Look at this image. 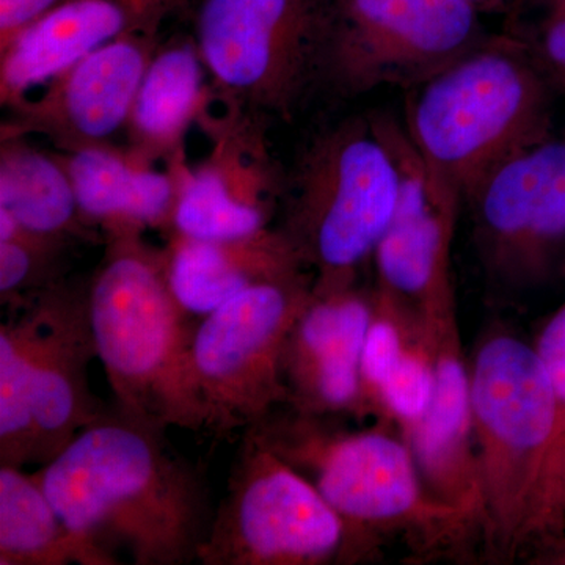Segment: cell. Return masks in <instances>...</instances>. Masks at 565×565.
Masks as SVG:
<instances>
[{
	"label": "cell",
	"mask_w": 565,
	"mask_h": 565,
	"mask_svg": "<svg viewBox=\"0 0 565 565\" xmlns=\"http://www.w3.org/2000/svg\"><path fill=\"white\" fill-rule=\"evenodd\" d=\"M230 115L289 120L321 82L332 0H169Z\"/></svg>",
	"instance_id": "52a82bcc"
},
{
	"label": "cell",
	"mask_w": 565,
	"mask_h": 565,
	"mask_svg": "<svg viewBox=\"0 0 565 565\" xmlns=\"http://www.w3.org/2000/svg\"><path fill=\"white\" fill-rule=\"evenodd\" d=\"M210 158L189 169L184 158L178 172L172 233L202 241H232L267 228L282 181L266 154L258 121L226 115L217 122Z\"/></svg>",
	"instance_id": "9a60e30c"
},
{
	"label": "cell",
	"mask_w": 565,
	"mask_h": 565,
	"mask_svg": "<svg viewBox=\"0 0 565 565\" xmlns=\"http://www.w3.org/2000/svg\"><path fill=\"white\" fill-rule=\"evenodd\" d=\"M374 296L355 286L315 294L286 340L281 375L294 411L316 416L364 414L360 359Z\"/></svg>",
	"instance_id": "2e32d148"
},
{
	"label": "cell",
	"mask_w": 565,
	"mask_h": 565,
	"mask_svg": "<svg viewBox=\"0 0 565 565\" xmlns=\"http://www.w3.org/2000/svg\"><path fill=\"white\" fill-rule=\"evenodd\" d=\"M344 525L302 473L252 430L199 552L203 565L338 563Z\"/></svg>",
	"instance_id": "9c48e42d"
},
{
	"label": "cell",
	"mask_w": 565,
	"mask_h": 565,
	"mask_svg": "<svg viewBox=\"0 0 565 565\" xmlns=\"http://www.w3.org/2000/svg\"><path fill=\"white\" fill-rule=\"evenodd\" d=\"M88 316L115 408L166 433L206 429L192 375L195 327L170 289L166 250L139 232L107 233L88 281Z\"/></svg>",
	"instance_id": "3957f363"
},
{
	"label": "cell",
	"mask_w": 565,
	"mask_h": 565,
	"mask_svg": "<svg viewBox=\"0 0 565 565\" xmlns=\"http://www.w3.org/2000/svg\"><path fill=\"white\" fill-rule=\"evenodd\" d=\"M401 180L385 125L344 121L311 141L282 184L278 230L313 275L315 294L352 288L393 221Z\"/></svg>",
	"instance_id": "5b68a950"
},
{
	"label": "cell",
	"mask_w": 565,
	"mask_h": 565,
	"mask_svg": "<svg viewBox=\"0 0 565 565\" xmlns=\"http://www.w3.org/2000/svg\"><path fill=\"white\" fill-rule=\"evenodd\" d=\"M70 241L51 239L20 232L0 241V296L2 303L14 305L25 297L63 280L57 258Z\"/></svg>",
	"instance_id": "484cf974"
},
{
	"label": "cell",
	"mask_w": 565,
	"mask_h": 565,
	"mask_svg": "<svg viewBox=\"0 0 565 565\" xmlns=\"http://www.w3.org/2000/svg\"><path fill=\"white\" fill-rule=\"evenodd\" d=\"M247 430L302 473L340 516L344 546L338 564L360 563L386 539H403L416 555L437 556L481 537L467 515L427 490L393 424L349 433L333 426V416L281 407Z\"/></svg>",
	"instance_id": "7a4b0ae2"
},
{
	"label": "cell",
	"mask_w": 565,
	"mask_h": 565,
	"mask_svg": "<svg viewBox=\"0 0 565 565\" xmlns=\"http://www.w3.org/2000/svg\"><path fill=\"white\" fill-rule=\"evenodd\" d=\"M207 70L188 32L159 44L134 99L126 131L139 161L182 158L185 132L210 104Z\"/></svg>",
	"instance_id": "44dd1931"
},
{
	"label": "cell",
	"mask_w": 565,
	"mask_h": 565,
	"mask_svg": "<svg viewBox=\"0 0 565 565\" xmlns=\"http://www.w3.org/2000/svg\"><path fill=\"white\" fill-rule=\"evenodd\" d=\"M385 128L403 180L393 221L373 255L379 291L427 321L456 308L451 248L462 196L424 163L407 136Z\"/></svg>",
	"instance_id": "8fae6325"
},
{
	"label": "cell",
	"mask_w": 565,
	"mask_h": 565,
	"mask_svg": "<svg viewBox=\"0 0 565 565\" xmlns=\"http://www.w3.org/2000/svg\"><path fill=\"white\" fill-rule=\"evenodd\" d=\"M166 434L106 411L33 473L63 523L118 564L199 561L210 533L206 482Z\"/></svg>",
	"instance_id": "6da1fadb"
},
{
	"label": "cell",
	"mask_w": 565,
	"mask_h": 565,
	"mask_svg": "<svg viewBox=\"0 0 565 565\" xmlns=\"http://www.w3.org/2000/svg\"><path fill=\"white\" fill-rule=\"evenodd\" d=\"M434 393L433 334L422 319L379 392L375 416L379 422L393 424L403 434L426 414Z\"/></svg>",
	"instance_id": "d4e9b609"
},
{
	"label": "cell",
	"mask_w": 565,
	"mask_h": 565,
	"mask_svg": "<svg viewBox=\"0 0 565 565\" xmlns=\"http://www.w3.org/2000/svg\"><path fill=\"white\" fill-rule=\"evenodd\" d=\"M167 277L185 313L207 316L258 282L307 270L280 230L232 241H202L172 233Z\"/></svg>",
	"instance_id": "d6986e66"
},
{
	"label": "cell",
	"mask_w": 565,
	"mask_h": 565,
	"mask_svg": "<svg viewBox=\"0 0 565 565\" xmlns=\"http://www.w3.org/2000/svg\"><path fill=\"white\" fill-rule=\"evenodd\" d=\"M465 0H332L321 82L344 96L419 85L484 43Z\"/></svg>",
	"instance_id": "30bf717a"
},
{
	"label": "cell",
	"mask_w": 565,
	"mask_h": 565,
	"mask_svg": "<svg viewBox=\"0 0 565 565\" xmlns=\"http://www.w3.org/2000/svg\"><path fill=\"white\" fill-rule=\"evenodd\" d=\"M476 239L498 277H525L565 237V143L527 145L471 193Z\"/></svg>",
	"instance_id": "7c38bea8"
},
{
	"label": "cell",
	"mask_w": 565,
	"mask_h": 565,
	"mask_svg": "<svg viewBox=\"0 0 565 565\" xmlns=\"http://www.w3.org/2000/svg\"><path fill=\"white\" fill-rule=\"evenodd\" d=\"M39 332L35 296L11 305L0 326V465L33 463L32 367Z\"/></svg>",
	"instance_id": "cb8c5ba5"
},
{
	"label": "cell",
	"mask_w": 565,
	"mask_h": 565,
	"mask_svg": "<svg viewBox=\"0 0 565 565\" xmlns=\"http://www.w3.org/2000/svg\"><path fill=\"white\" fill-rule=\"evenodd\" d=\"M161 22H150L109 41L61 76L35 102L11 107L2 137L46 134L66 151L126 129L134 99L159 46Z\"/></svg>",
	"instance_id": "4fadbf2b"
},
{
	"label": "cell",
	"mask_w": 565,
	"mask_h": 565,
	"mask_svg": "<svg viewBox=\"0 0 565 565\" xmlns=\"http://www.w3.org/2000/svg\"><path fill=\"white\" fill-rule=\"evenodd\" d=\"M313 281L302 273L258 282L196 326L192 375L212 434L250 429L288 405L282 351L313 297Z\"/></svg>",
	"instance_id": "ba28073f"
},
{
	"label": "cell",
	"mask_w": 565,
	"mask_h": 565,
	"mask_svg": "<svg viewBox=\"0 0 565 565\" xmlns=\"http://www.w3.org/2000/svg\"><path fill=\"white\" fill-rule=\"evenodd\" d=\"M63 162L85 222L107 233L172 230L180 191L177 167L159 172L106 143L66 151Z\"/></svg>",
	"instance_id": "ffe728a7"
},
{
	"label": "cell",
	"mask_w": 565,
	"mask_h": 565,
	"mask_svg": "<svg viewBox=\"0 0 565 565\" xmlns=\"http://www.w3.org/2000/svg\"><path fill=\"white\" fill-rule=\"evenodd\" d=\"M39 332L32 367L33 463L61 455L106 412L88 381L98 359L88 316V282L63 280L33 294Z\"/></svg>",
	"instance_id": "5bb4252c"
},
{
	"label": "cell",
	"mask_w": 565,
	"mask_h": 565,
	"mask_svg": "<svg viewBox=\"0 0 565 565\" xmlns=\"http://www.w3.org/2000/svg\"><path fill=\"white\" fill-rule=\"evenodd\" d=\"M167 14L169 0H63L0 50V102L18 106L93 51Z\"/></svg>",
	"instance_id": "ac0fdd59"
},
{
	"label": "cell",
	"mask_w": 565,
	"mask_h": 565,
	"mask_svg": "<svg viewBox=\"0 0 565 565\" xmlns=\"http://www.w3.org/2000/svg\"><path fill=\"white\" fill-rule=\"evenodd\" d=\"M544 88L511 43H482L419 84L408 139L424 163L468 200L487 174L541 140Z\"/></svg>",
	"instance_id": "8992f818"
},
{
	"label": "cell",
	"mask_w": 565,
	"mask_h": 565,
	"mask_svg": "<svg viewBox=\"0 0 565 565\" xmlns=\"http://www.w3.org/2000/svg\"><path fill=\"white\" fill-rule=\"evenodd\" d=\"M542 47L548 61L565 73V0H553L542 28Z\"/></svg>",
	"instance_id": "f1b7e54d"
},
{
	"label": "cell",
	"mask_w": 565,
	"mask_h": 565,
	"mask_svg": "<svg viewBox=\"0 0 565 565\" xmlns=\"http://www.w3.org/2000/svg\"><path fill=\"white\" fill-rule=\"evenodd\" d=\"M118 565L63 523L35 475L0 465V565Z\"/></svg>",
	"instance_id": "7402d4cb"
},
{
	"label": "cell",
	"mask_w": 565,
	"mask_h": 565,
	"mask_svg": "<svg viewBox=\"0 0 565 565\" xmlns=\"http://www.w3.org/2000/svg\"><path fill=\"white\" fill-rule=\"evenodd\" d=\"M468 367L482 542L512 559L542 533L555 396L534 345L504 330L482 338Z\"/></svg>",
	"instance_id": "277c9868"
},
{
	"label": "cell",
	"mask_w": 565,
	"mask_h": 565,
	"mask_svg": "<svg viewBox=\"0 0 565 565\" xmlns=\"http://www.w3.org/2000/svg\"><path fill=\"white\" fill-rule=\"evenodd\" d=\"M0 210L33 236L71 241L85 233L63 158L36 150L22 137H2Z\"/></svg>",
	"instance_id": "603a6c76"
},
{
	"label": "cell",
	"mask_w": 565,
	"mask_h": 565,
	"mask_svg": "<svg viewBox=\"0 0 565 565\" xmlns=\"http://www.w3.org/2000/svg\"><path fill=\"white\" fill-rule=\"evenodd\" d=\"M433 334V404L403 435L424 486L467 515L481 534L482 497L471 415L470 367L460 348L456 310L427 322ZM482 539V534H481Z\"/></svg>",
	"instance_id": "e0dca14e"
},
{
	"label": "cell",
	"mask_w": 565,
	"mask_h": 565,
	"mask_svg": "<svg viewBox=\"0 0 565 565\" xmlns=\"http://www.w3.org/2000/svg\"><path fill=\"white\" fill-rule=\"evenodd\" d=\"M465 2L470 3L476 10L484 13V11L503 10L509 3L514 2V0H465Z\"/></svg>",
	"instance_id": "f546056e"
},
{
	"label": "cell",
	"mask_w": 565,
	"mask_h": 565,
	"mask_svg": "<svg viewBox=\"0 0 565 565\" xmlns=\"http://www.w3.org/2000/svg\"><path fill=\"white\" fill-rule=\"evenodd\" d=\"M63 0H0V50Z\"/></svg>",
	"instance_id": "83f0119b"
},
{
	"label": "cell",
	"mask_w": 565,
	"mask_h": 565,
	"mask_svg": "<svg viewBox=\"0 0 565 565\" xmlns=\"http://www.w3.org/2000/svg\"><path fill=\"white\" fill-rule=\"evenodd\" d=\"M534 349L544 364L556 403L555 434L546 467L545 497L557 500L565 497V303L545 323Z\"/></svg>",
	"instance_id": "4316f807"
}]
</instances>
